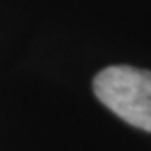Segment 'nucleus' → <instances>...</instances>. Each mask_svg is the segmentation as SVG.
I'll use <instances>...</instances> for the list:
<instances>
[{"label":"nucleus","mask_w":151,"mask_h":151,"mask_svg":"<svg viewBox=\"0 0 151 151\" xmlns=\"http://www.w3.org/2000/svg\"><path fill=\"white\" fill-rule=\"evenodd\" d=\"M95 95L124 122L151 133V71L111 66L93 80Z\"/></svg>","instance_id":"f257e3e1"}]
</instances>
